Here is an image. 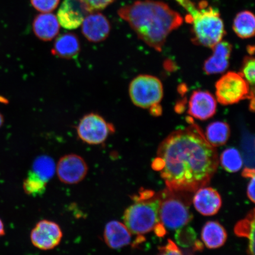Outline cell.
Listing matches in <instances>:
<instances>
[{
  "label": "cell",
  "mask_w": 255,
  "mask_h": 255,
  "mask_svg": "<svg viewBox=\"0 0 255 255\" xmlns=\"http://www.w3.org/2000/svg\"><path fill=\"white\" fill-rule=\"evenodd\" d=\"M219 163L218 152L195 124L175 130L161 143L152 167L169 190L195 192L206 187Z\"/></svg>",
  "instance_id": "6da1fadb"
},
{
  "label": "cell",
  "mask_w": 255,
  "mask_h": 255,
  "mask_svg": "<svg viewBox=\"0 0 255 255\" xmlns=\"http://www.w3.org/2000/svg\"><path fill=\"white\" fill-rule=\"evenodd\" d=\"M145 44L161 52L168 35L183 23V18L166 3L142 0L123 6L118 11Z\"/></svg>",
  "instance_id": "7a4b0ae2"
},
{
  "label": "cell",
  "mask_w": 255,
  "mask_h": 255,
  "mask_svg": "<svg viewBox=\"0 0 255 255\" xmlns=\"http://www.w3.org/2000/svg\"><path fill=\"white\" fill-rule=\"evenodd\" d=\"M187 12L185 20L191 25V41L197 46L212 48L222 41L225 25L219 9L206 0H174Z\"/></svg>",
  "instance_id": "3957f363"
},
{
  "label": "cell",
  "mask_w": 255,
  "mask_h": 255,
  "mask_svg": "<svg viewBox=\"0 0 255 255\" xmlns=\"http://www.w3.org/2000/svg\"><path fill=\"white\" fill-rule=\"evenodd\" d=\"M132 199L133 203L124 212V225L131 234L138 236L155 230L160 223L159 218L160 193L142 189Z\"/></svg>",
  "instance_id": "277c9868"
},
{
  "label": "cell",
  "mask_w": 255,
  "mask_h": 255,
  "mask_svg": "<svg viewBox=\"0 0 255 255\" xmlns=\"http://www.w3.org/2000/svg\"><path fill=\"white\" fill-rule=\"evenodd\" d=\"M159 221L165 228L177 230L184 227L193 219L189 203L176 191L167 189L160 193Z\"/></svg>",
  "instance_id": "5b68a950"
},
{
  "label": "cell",
  "mask_w": 255,
  "mask_h": 255,
  "mask_svg": "<svg viewBox=\"0 0 255 255\" xmlns=\"http://www.w3.org/2000/svg\"><path fill=\"white\" fill-rule=\"evenodd\" d=\"M163 94L160 80L151 75L136 76L129 86L130 100L135 106L143 109L159 106Z\"/></svg>",
  "instance_id": "8992f818"
},
{
  "label": "cell",
  "mask_w": 255,
  "mask_h": 255,
  "mask_svg": "<svg viewBox=\"0 0 255 255\" xmlns=\"http://www.w3.org/2000/svg\"><path fill=\"white\" fill-rule=\"evenodd\" d=\"M217 100L223 105L238 104L245 99L254 98V89L240 73L229 72L222 76L216 85Z\"/></svg>",
  "instance_id": "52a82bcc"
},
{
  "label": "cell",
  "mask_w": 255,
  "mask_h": 255,
  "mask_svg": "<svg viewBox=\"0 0 255 255\" xmlns=\"http://www.w3.org/2000/svg\"><path fill=\"white\" fill-rule=\"evenodd\" d=\"M114 132L113 124L97 113L85 115L76 127L78 138L82 142L92 145L102 144Z\"/></svg>",
  "instance_id": "ba28073f"
},
{
  "label": "cell",
  "mask_w": 255,
  "mask_h": 255,
  "mask_svg": "<svg viewBox=\"0 0 255 255\" xmlns=\"http://www.w3.org/2000/svg\"><path fill=\"white\" fill-rule=\"evenodd\" d=\"M56 172L62 183L76 184L81 183L87 176L88 166L81 156L69 154L59 159L56 166Z\"/></svg>",
  "instance_id": "9c48e42d"
},
{
  "label": "cell",
  "mask_w": 255,
  "mask_h": 255,
  "mask_svg": "<svg viewBox=\"0 0 255 255\" xmlns=\"http://www.w3.org/2000/svg\"><path fill=\"white\" fill-rule=\"evenodd\" d=\"M63 232L55 222L42 220L37 223L30 234L31 244L41 251L52 250L62 241Z\"/></svg>",
  "instance_id": "30bf717a"
},
{
  "label": "cell",
  "mask_w": 255,
  "mask_h": 255,
  "mask_svg": "<svg viewBox=\"0 0 255 255\" xmlns=\"http://www.w3.org/2000/svg\"><path fill=\"white\" fill-rule=\"evenodd\" d=\"M89 12L79 0H64L58 9L57 18L67 30H75L82 25Z\"/></svg>",
  "instance_id": "8fae6325"
},
{
  "label": "cell",
  "mask_w": 255,
  "mask_h": 255,
  "mask_svg": "<svg viewBox=\"0 0 255 255\" xmlns=\"http://www.w3.org/2000/svg\"><path fill=\"white\" fill-rule=\"evenodd\" d=\"M111 30L109 20L99 11L88 14L82 24V34L91 43H100L107 39Z\"/></svg>",
  "instance_id": "7c38bea8"
},
{
  "label": "cell",
  "mask_w": 255,
  "mask_h": 255,
  "mask_svg": "<svg viewBox=\"0 0 255 255\" xmlns=\"http://www.w3.org/2000/svg\"><path fill=\"white\" fill-rule=\"evenodd\" d=\"M217 103L216 99L207 91L193 92L190 98L188 113L194 119L206 120L216 114Z\"/></svg>",
  "instance_id": "4fadbf2b"
},
{
  "label": "cell",
  "mask_w": 255,
  "mask_h": 255,
  "mask_svg": "<svg viewBox=\"0 0 255 255\" xmlns=\"http://www.w3.org/2000/svg\"><path fill=\"white\" fill-rule=\"evenodd\" d=\"M213 54L204 63L203 70L207 75H215L224 72L229 65L232 45L226 41H221L212 48Z\"/></svg>",
  "instance_id": "5bb4252c"
},
{
  "label": "cell",
  "mask_w": 255,
  "mask_h": 255,
  "mask_svg": "<svg viewBox=\"0 0 255 255\" xmlns=\"http://www.w3.org/2000/svg\"><path fill=\"white\" fill-rule=\"evenodd\" d=\"M194 207L204 216H213L219 212L222 206L220 194L211 187H204L197 190L193 198Z\"/></svg>",
  "instance_id": "9a60e30c"
},
{
  "label": "cell",
  "mask_w": 255,
  "mask_h": 255,
  "mask_svg": "<svg viewBox=\"0 0 255 255\" xmlns=\"http://www.w3.org/2000/svg\"><path fill=\"white\" fill-rule=\"evenodd\" d=\"M104 239L108 247L113 250H119L130 244L131 233L124 223L113 221L105 225Z\"/></svg>",
  "instance_id": "2e32d148"
},
{
  "label": "cell",
  "mask_w": 255,
  "mask_h": 255,
  "mask_svg": "<svg viewBox=\"0 0 255 255\" xmlns=\"http://www.w3.org/2000/svg\"><path fill=\"white\" fill-rule=\"evenodd\" d=\"M33 30L37 38L44 41L52 40L58 35L60 24L53 14L42 13L34 18Z\"/></svg>",
  "instance_id": "e0dca14e"
},
{
  "label": "cell",
  "mask_w": 255,
  "mask_h": 255,
  "mask_svg": "<svg viewBox=\"0 0 255 255\" xmlns=\"http://www.w3.org/2000/svg\"><path fill=\"white\" fill-rule=\"evenodd\" d=\"M81 52V43L77 35L66 33L57 37L52 49V55L64 59H72Z\"/></svg>",
  "instance_id": "ac0fdd59"
},
{
  "label": "cell",
  "mask_w": 255,
  "mask_h": 255,
  "mask_svg": "<svg viewBox=\"0 0 255 255\" xmlns=\"http://www.w3.org/2000/svg\"><path fill=\"white\" fill-rule=\"evenodd\" d=\"M227 237L225 228L218 222H208L202 229V240L209 249H217L223 246Z\"/></svg>",
  "instance_id": "d6986e66"
},
{
  "label": "cell",
  "mask_w": 255,
  "mask_h": 255,
  "mask_svg": "<svg viewBox=\"0 0 255 255\" xmlns=\"http://www.w3.org/2000/svg\"><path fill=\"white\" fill-rule=\"evenodd\" d=\"M233 29L241 39L253 37L255 30V18L253 12L248 10L239 12L234 18Z\"/></svg>",
  "instance_id": "ffe728a7"
},
{
  "label": "cell",
  "mask_w": 255,
  "mask_h": 255,
  "mask_svg": "<svg viewBox=\"0 0 255 255\" xmlns=\"http://www.w3.org/2000/svg\"><path fill=\"white\" fill-rule=\"evenodd\" d=\"M230 135V127L228 124L222 121H216L207 127L205 135L207 142L216 148L225 145Z\"/></svg>",
  "instance_id": "44dd1931"
},
{
  "label": "cell",
  "mask_w": 255,
  "mask_h": 255,
  "mask_svg": "<svg viewBox=\"0 0 255 255\" xmlns=\"http://www.w3.org/2000/svg\"><path fill=\"white\" fill-rule=\"evenodd\" d=\"M235 232L238 237L249 239L248 255H255V210H253L247 218L237 223Z\"/></svg>",
  "instance_id": "7402d4cb"
},
{
  "label": "cell",
  "mask_w": 255,
  "mask_h": 255,
  "mask_svg": "<svg viewBox=\"0 0 255 255\" xmlns=\"http://www.w3.org/2000/svg\"><path fill=\"white\" fill-rule=\"evenodd\" d=\"M31 171L41 180L48 183L55 175L56 165L53 159L49 156H40L35 159Z\"/></svg>",
  "instance_id": "603a6c76"
},
{
  "label": "cell",
  "mask_w": 255,
  "mask_h": 255,
  "mask_svg": "<svg viewBox=\"0 0 255 255\" xmlns=\"http://www.w3.org/2000/svg\"><path fill=\"white\" fill-rule=\"evenodd\" d=\"M222 166L229 173H236L241 170L244 160L240 152L235 148H229L223 152L220 158Z\"/></svg>",
  "instance_id": "cb8c5ba5"
},
{
  "label": "cell",
  "mask_w": 255,
  "mask_h": 255,
  "mask_svg": "<svg viewBox=\"0 0 255 255\" xmlns=\"http://www.w3.org/2000/svg\"><path fill=\"white\" fill-rule=\"evenodd\" d=\"M47 185V183L41 180L30 170L24 181L23 189L28 195L37 196L44 193Z\"/></svg>",
  "instance_id": "d4e9b609"
},
{
  "label": "cell",
  "mask_w": 255,
  "mask_h": 255,
  "mask_svg": "<svg viewBox=\"0 0 255 255\" xmlns=\"http://www.w3.org/2000/svg\"><path fill=\"white\" fill-rule=\"evenodd\" d=\"M255 60L254 57L251 56L245 57L240 72L249 85L253 88L255 85Z\"/></svg>",
  "instance_id": "484cf974"
},
{
  "label": "cell",
  "mask_w": 255,
  "mask_h": 255,
  "mask_svg": "<svg viewBox=\"0 0 255 255\" xmlns=\"http://www.w3.org/2000/svg\"><path fill=\"white\" fill-rule=\"evenodd\" d=\"M33 7L42 13H49L55 10L60 0H30Z\"/></svg>",
  "instance_id": "4316f807"
},
{
  "label": "cell",
  "mask_w": 255,
  "mask_h": 255,
  "mask_svg": "<svg viewBox=\"0 0 255 255\" xmlns=\"http://www.w3.org/2000/svg\"><path fill=\"white\" fill-rule=\"evenodd\" d=\"M182 228L178 229L176 235H175V238H176L178 244L183 245V247H187V245L192 244L194 241H195V233L193 229L190 228Z\"/></svg>",
  "instance_id": "83f0119b"
},
{
  "label": "cell",
  "mask_w": 255,
  "mask_h": 255,
  "mask_svg": "<svg viewBox=\"0 0 255 255\" xmlns=\"http://www.w3.org/2000/svg\"><path fill=\"white\" fill-rule=\"evenodd\" d=\"M91 12H98L107 7L116 0H79Z\"/></svg>",
  "instance_id": "f1b7e54d"
},
{
  "label": "cell",
  "mask_w": 255,
  "mask_h": 255,
  "mask_svg": "<svg viewBox=\"0 0 255 255\" xmlns=\"http://www.w3.org/2000/svg\"><path fill=\"white\" fill-rule=\"evenodd\" d=\"M159 255H183L180 249L171 240L165 247L160 248V254Z\"/></svg>",
  "instance_id": "f546056e"
},
{
  "label": "cell",
  "mask_w": 255,
  "mask_h": 255,
  "mask_svg": "<svg viewBox=\"0 0 255 255\" xmlns=\"http://www.w3.org/2000/svg\"><path fill=\"white\" fill-rule=\"evenodd\" d=\"M255 177L251 178L247 190V194L252 202L255 203Z\"/></svg>",
  "instance_id": "4dcf8cb0"
},
{
  "label": "cell",
  "mask_w": 255,
  "mask_h": 255,
  "mask_svg": "<svg viewBox=\"0 0 255 255\" xmlns=\"http://www.w3.org/2000/svg\"><path fill=\"white\" fill-rule=\"evenodd\" d=\"M5 235L4 226L1 219H0V237Z\"/></svg>",
  "instance_id": "1f68e13d"
},
{
  "label": "cell",
  "mask_w": 255,
  "mask_h": 255,
  "mask_svg": "<svg viewBox=\"0 0 255 255\" xmlns=\"http://www.w3.org/2000/svg\"><path fill=\"white\" fill-rule=\"evenodd\" d=\"M248 52L250 53V55H253L255 52V47L253 46H249L247 48Z\"/></svg>",
  "instance_id": "d6a6232c"
},
{
  "label": "cell",
  "mask_w": 255,
  "mask_h": 255,
  "mask_svg": "<svg viewBox=\"0 0 255 255\" xmlns=\"http://www.w3.org/2000/svg\"><path fill=\"white\" fill-rule=\"evenodd\" d=\"M4 117H3L2 115L0 113V128H1L3 124H4Z\"/></svg>",
  "instance_id": "836d02e7"
}]
</instances>
